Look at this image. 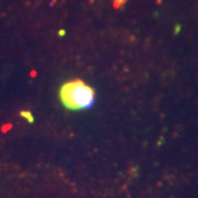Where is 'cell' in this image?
Wrapping results in <instances>:
<instances>
[{
  "instance_id": "7a4b0ae2",
  "label": "cell",
  "mask_w": 198,
  "mask_h": 198,
  "mask_svg": "<svg viewBox=\"0 0 198 198\" xmlns=\"http://www.w3.org/2000/svg\"><path fill=\"white\" fill-rule=\"evenodd\" d=\"M20 116L27 119V121L29 122V123H33V122H34V118H33V116H32V113H31L30 111L23 110V111L20 112Z\"/></svg>"
},
{
  "instance_id": "3957f363",
  "label": "cell",
  "mask_w": 198,
  "mask_h": 198,
  "mask_svg": "<svg viewBox=\"0 0 198 198\" xmlns=\"http://www.w3.org/2000/svg\"><path fill=\"white\" fill-rule=\"evenodd\" d=\"M35 75H37V73H35V70H33V72H32V73H31V76H32V77H34V76H35Z\"/></svg>"
},
{
  "instance_id": "6da1fadb",
  "label": "cell",
  "mask_w": 198,
  "mask_h": 198,
  "mask_svg": "<svg viewBox=\"0 0 198 198\" xmlns=\"http://www.w3.org/2000/svg\"><path fill=\"white\" fill-rule=\"evenodd\" d=\"M60 99L65 108L78 111L94 104L95 90L82 79L76 78L62 86L60 89Z\"/></svg>"
}]
</instances>
